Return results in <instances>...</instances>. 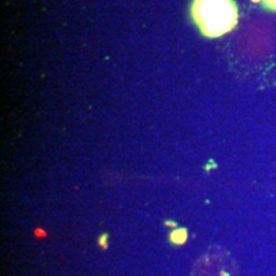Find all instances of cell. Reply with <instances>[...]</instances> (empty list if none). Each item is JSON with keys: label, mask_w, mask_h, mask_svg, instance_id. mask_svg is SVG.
Here are the masks:
<instances>
[{"label": "cell", "mask_w": 276, "mask_h": 276, "mask_svg": "<svg viewBox=\"0 0 276 276\" xmlns=\"http://www.w3.org/2000/svg\"><path fill=\"white\" fill-rule=\"evenodd\" d=\"M191 16L201 34L210 39L224 36L238 23L234 0H193Z\"/></svg>", "instance_id": "6da1fadb"}, {"label": "cell", "mask_w": 276, "mask_h": 276, "mask_svg": "<svg viewBox=\"0 0 276 276\" xmlns=\"http://www.w3.org/2000/svg\"><path fill=\"white\" fill-rule=\"evenodd\" d=\"M187 230L185 229H178L173 231L170 235V242L174 244H183L187 240Z\"/></svg>", "instance_id": "7a4b0ae2"}, {"label": "cell", "mask_w": 276, "mask_h": 276, "mask_svg": "<svg viewBox=\"0 0 276 276\" xmlns=\"http://www.w3.org/2000/svg\"><path fill=\"white\" fill-rule=\"evenodd\" d=\"M262 6L271 12H276V0H261Z\"/></svg>", "instance_id": "3957f363"}, {"label": "cell", "mask_w": 276, "mask_h": 276, "mask_svg": "<svg viewBox=\"0 0 276 276\" xmlns=\"http://www.w3.org/2000/svg\"><path fill=\"white\" fill-rule=\"evenodd\" d=\"M106 239H108V235H106V234H104V235L101 236V238H100V239H99L100 244L103 245L104 248H106V247H108V245H106Z\"/></svg>", "instance_id": "277c9868"}]
</instances>
